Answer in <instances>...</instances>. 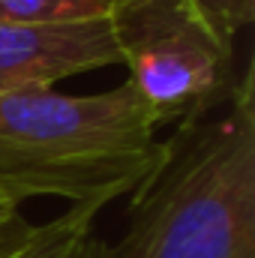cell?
<instances>
[{"instance_id": "30bf717a", "label": "cell", "mask_w": 255, "mask_h": 258, "mask_svg": "<svg viewBox=\"0 0 255 258\" xmlns=\"http://www.w3.org/2000/svg\"><path fill=\"white\" fill-rule=\"evenodd\" d=\"M3 252H6V249H3Z\"/></svg>"}, {"instance_id": "ba28073f", "label": "cell", "mask_w": 255, "mask_h": 258, "mask_svg": "<svg viewBox=\"0 0 255 258\" xmlns=\"http://www.w3.org/2000/svg\"><path fill=\"white\" fill-rule=\"evenodd\" d=\"M201 6L228 36H234L240 24L252 21V0H201Z\"/></svg>"}, {"instance_id": "52a82bcc", "label": "cell", "mask_w": 255, "mask_h": 258, "mask_svg": "<svg viewBox=\"0 0 255 258\" xmlns=\"http://www.w3.org/2000/svg\"><path fill=\"white\" fill-rule=\"evenodd\" d=\"M30 225L33 222L21 213V204L0 189V252L9 249V246H15L30 231Z\"/></svg>"}, {"instance_id": "277c9868", "label": "cell", "mask_w": 255, "mask_h": 258, "mask_svg": "<svg viewBox=\"0 0 255 258\" xmlns=\"http://www.w3.org/2000/svg\"><path fill=\"white\" fill-rule=\"evenodd\" d=\"M120 63L114 18L12 24L0 21V96L45 90L57 81Z\"/></svg>"}, {"instance_id": "8992f818", "label": "cell", "mask_w": 255, "mask_h": 258, "mask_svg": "<svg viewBox=\"0 0 255 258\" xmlns=\"http://www.w3.org/2000/svg\"><path fill=\"white\" fill-rule=\"evenodd\" d=\"M120 0H0V21L12 24H60L111 18Z\"/></svg>"}, {"instance_id": "3957f363", "label": "cell", "mask_w": 255, "mask_h": 258, "mask_svg": "<svg viewBox=\"0 0 255 258\" xmlns=\"http://www.w3.org/2000/svg\"><path fill=\"white\" fill-rule=\"evenodd\" d=\"M117 27L126 81L156 123H189L228 99L231 36L201 0H120Z\"/></svg>"}, {"instance_id": "6da1fadb", "label": "cell", "mask_w": 255, "mask_h": 258, "mask_svg": "<svg viewBox=\"0 0 255 258\" xmlns=\"http://www.w3.org/2000/svg\"><path fill=\"white\" fill-rule=\"evenodd\" d=\"M108 258H255V75L243 69L219 114L180 123L129 192Z\"/></svg>"}, {"instance_id": "7a4b0ae2", "label": "cell", "mask_w": 255, "mask_h": 258, "mask_svg": "<svg viewBox=\"0 0 255 258\" xmlns=\"http://www.w3.org/2000/svg\"><path fill=\"white\" fill-rule=\"evenodd\" d=\"M156 117L126 78L102 93L54 87L0 96V189L102 210L156 165Z\"/></svg>"}, {"instance_id": "9c48e42d", "label": "cell", "mask_w": 255, "mask_h": 258, "mask_svg": "<svg viewBox=\"0 0 255 258\" xmlns=\"http://www.w3.org/2000/svg\"><path fill=\"white\" fill-rule=\"evenodd\" d=\"M72 258H108V243L102 237H96V231H90L78 243V249L72 252Z\"/></svg>"}, {"instance_id": "5b68a950", "label": "cell", "mask_w": 255, "mask_h": 258, "mask_svg": "<svg viewBox=\"0 0 255 258\" xmlns=\"http://www.w3.org/2000/svg\"><path fill=\"white\" fill-rule=\"evenodd\" d=\"M96 216H99L96 207L69 204L66 213L48 219V222L30 225V231L15 246L0 252V258H72V252L78 249V243L90 231H96L93 228Z\"/></svg>"}]
</instances>
